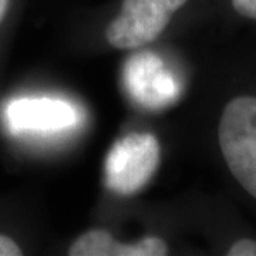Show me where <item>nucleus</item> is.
Wrapping results in <instances>:
<instances>
[{
  "mask_svg": "<svg viewBox=\"0 0 256 256\" xmlns=\"http://www.w3.org/2000/svg\"><path fill=\"white\" fill-rule=\"evenodd\" d=\"M126 82L134 98L148 107H160L178 96V86L162 62L151 53L134 56L126 66Z\"/></svg>",
  "mask_w": 256,
  "mask_h": 256,
  "instance_id": "39448f33",
  "label": "nucleus"
},
{
  "mask_svg": "<svg viewBox=\"0 0 256 256\" xmlns=\"http://www.w3.org/2000/svg\"><path fill=\"white\" fill-rule=\"evenodd\" d=\"M218 138L232 175L256 200V97L229 101L220 117Z\"/></svg>",
  "mask_w": 256,
  "mask_h": 256,
  "instance_id": "f257e3e1",
  "label": "nucleus"
},
{
  "mask_svg": "<svg viewBox=\"0 0 256 256\" xmlns=\"http://www.w3.org/2000/svg\"><path fill=\"white\" fill-rule=\"evenodd\" d=\"M188 0H124L106 30L110 46L137 48L152 43Z\"/></svg>",
  "mask_w": 256,
  "mask_h": 256,
  "instance_id": "7ed1b4c3",
  "label": "nucleus"
},
{
  "mask_svg": "<svg viewBox=\"0 0 256 256\" xmlns=\"http://www.w3.org/2000/svg\"><path fill=\"white\" fill-rule=\"evenodd\" d=\"M70 256H164L168 246L156 236H148L136 244L116 242L107 230L92 229L74 240L68 248Z\"/></svg>",
  "mask_w": 256,
  "mask_h": 256,
  "instance_id": "423d86ee",
  "label": "nucleus"
},
{
  "mask_svg": "<svg viewBox=\"0 0 256 256\" xmlns=\"http://www.w3.org/2000/svg\"><path fill=\"white\" fill-rule=\"evenodd\" d=\"M228 256H256V240L239 239L229 248Z\"/></svg>",
  "mask_w": 256,
  "mask_h": 256,
  "instance_id": "0eeeda50",
  "label": "nucleus"
},
{
  "mask_svg": "<svg viewBox=\"0 0 256 256\" xmlns=\"http://www.w3.org/2000/svg\"><path fill=\"white\" fill-rule=\"evenodd\" d=\"M161 150L152 134L132 132L118 140L107 154L104 176L107 188L118 195H134L156 174Z\"/></svg>",
  "mask_w": 256,
  "mask_h": 256,
  "instance_id": "f03ea898",
  "label": "nucleus"
},
{
  "mask_svg": "<svg viewBox=\"0 0 256 256\" xmlns=\"http://www.w3.org/2000/svg\"><path fill=\"white\" fill-rule=\"evenodd\" d=\"M10 0H0V22L3 20L4 14H6V10H8V6H9Z\"/></svg>",
  "mask_w": 256,
  "mask_h": 256,
  "instance_id": "9d476101",
  "label": "nucleus"
},
{
  "mask_svg": "<svg viewBox=\"0 0 256 256\" xmlns=\"http://www.w3.org/2000/svg\"><path fill=\"white\" fill-rule=\"evenodd\" d=\"M6 120L13 132H53L73 127L77 121V111L67 101L22 98L8 106Z\"/></svg>",
  "mask_w": 256,
  "mask_h": 256,
  "instance_id": "20e7f679",
  "label": "nucleus"
},
{
  "mask_svg": "<svg viewBox=\"0 0 256 256\" xmlns=\"http://www.w3.org/2000/svg\"><path fill=\"white\" fill-rule=\"evenodd\" d=\"M232 6L240 16L256 20V0H232Z\"/></svg>",
  "mask_w": 256,
  "mask_h": 256,
  "instance_id": "6e6552de",
  "label": "nucleus"
},
{
  "mask_svg": "<svg viewBox=\"0 0 256 256\" xmlns=\"http://www.w3.org/2000/svg\"><path fill=\"white\" fill-rule=\"evenodd\" d=\"M22 254V249L13 239L0 235V256H20Z\"/></svg>",
  "mask_w": 256,
  "mask_h": 256,
  "instance_id": "1a4fd4ad",
  "label": "nucleus"
}]
</instances>
